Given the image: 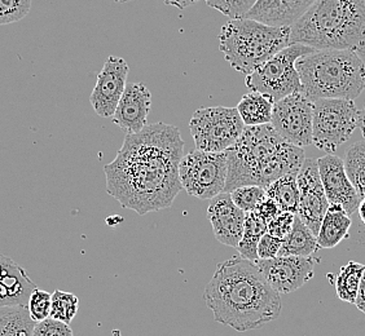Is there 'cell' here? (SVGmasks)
I'll return each instance as SVG.
<instances>
[{"mask_svg":"<svg viewBox=\"0 0 365 336\" xmlns=\"http://www.w3.org/2000/svg\"><path fill=\"white\" fill-rule=\"evenodd\" d=\"M182 149L179 128L162 122L126 135L114 161L104 167L108 194L140 216L170 209L182 189Z\"/></svg>","mask_w":365,"mask_h":336,"instance_id":"cell-1","label":"cell"},{"mask_svg":"<svg viewBox=\"0 0 365 336\" xmlns=\"http://www.w3.org/2000/svg\"><path fill=\"white\" fill-rule=\"evenodd\" d=\"M217 322L239 332L262 329L279 318L281 296L268 285L255 263L236 256L217 266L204 291Z\"/></svg>","mask_w":365,"mask_h":336,"instance_id":"cell-2","label":"cell"},{"mask_svg":"<svg viewBox=\"0 0 365 336\" xmlns=\"http://www.w3.org/2000/svg\"><path fill=\"white\" fill-rule=\"evenodd\" d=\"M225 193L246 185L266 189L282 176L298 174L306 159L302 147L284 140L269 125L247 127L227 152Z\"/></svg>","mask_w":365,"mask_h":336,"instance_id":"cell-3","label":"cell"},{"mask_svg":"<svg viewBox=\"0 0 365 336\" xmlns=\"http://www.w3.org/2000/svg\"><path fill=\"white\" fill-rule=\"evenodd\" d=\"M290 44L365 55V0H317L290 26Z\"/></svg>","mask_w":365,"mask_h":336,"instance_id":"cell-4","label":"cell"},{"mask_svg":"<svg viewBox=\"0 0 365 336\" xmlns=\"http://www.w3.org/2000/svg\"><path fill=\"white\" fill-rule=\"evenodd\" d=\"M302 93L311 101L320 98L355 100L365 90V63L358 53L320 49L298 58Z\"/></svg>","mask_w":365,"mask_h":336,"instance_id":"cell-5","label":"cell"},{"mask_svg":"<svg viewBox=\"0 0 365 336\" xmlns=\"http://www.w3.org/2000/svg\"><path fill=\"white\" fill-rule=\"evenodd\" d=\"M289 46L290 26H269L246 17L230 20L219 36L225 61L245 75Z\"/></svg>","mask_w":365,"mask_h":336,"instance_id":"cell-6","label":"cell"},{"mask_svg":"<svg viewBox=\"0 0 365 336\" xmlns=\"http://www.w3.org/2000/svg\"><path fill=\"white\" fill-rule=\"evenodd\" d=\"M303 44H290L282 49L267 63L260 65L257 70L246 75V87L252 92H258L277 103L293 93L302 91L299 74L295 68L298 58L315 52Z\"/></svg>","mask_w":365,"mask_h":336,"instance_id":"cell-7","label":"cell"},{"mask_svg":"<svg viewBox=\"0 0 365 336\" xmlns=\"http://www.w3.org/2000/svg\"><path fill=\"white\" fill-rule=\"evenodd\" d=\"M360 125V110L354 100L320 98L314 101L312 144L333 154L351 137Z\"/></svg>","mask_w":365,"mask_h":336,"instance_id":"cell-8","label":"cell"},{"mask_svg":"<svg viewBox=\"0 0 365 336\" xmlns=\"http://www.w3.org/2000/svg\"><path fill=\"white\" fill-rule=\"evenodd\" d=\"M245 125L236 107H200L192 115L190 135L198 150L225 153L244 132Z\"/></svg>","mask_w":365,"mask_h":336,"instance_id":"cell-9","label":"cell"},{"mask_svg":"<svg viewBox=\"0 0 365 336\" xmlns=\"http://www.w3.org/2000/svg\"><path fill=\"white\" fill-rule=\"evenodd\" d=\"M228 174L227 153L192 150L184 155L179 166V177L187 194L209 201L225 193Z\"/></svg>","mask_w":365,"mask_h":336,"instance_id":"cell-10","label":"cell"},{"mask_svg":"<svg viewBox=\"0 0 365 336\" xmlns=\"http://www.w3.org/2000/svg\"><path fill=\"white\" fill-rule=\"evenodd\" d=\"M312 117L314 101L297 92L274 103L271 126L289 144L309 147L312 144Z\"/></svg>","mask_w":365,"mask_h":336,"instance_id":"cell-11","label":"cell"},{"mask_svg":"<svg viewBox=\"0 0 365 336\" xmlns=\"http://www.w3.org/2000/svg\"><path fill=\"white\" fill-rule=\"evenodd\" d=\"M320 260L314 256H276L258 260L255 266L271 288L279 295H288L303 288L314 278L315 266Z\"/></svg>","mask_w":365,"mask_h":336,"instance_id":"cell-12","label":"cell"},{"mask_svg":"<svg viewBox=\"0 0 365 336\" xmlns=\"http://www.w3.org/2000/svg\"><path fill=\"white\" fill-rule=\"evenodd\" d=\"M299 189V206L297 216L317 237L324 216L329 209V201L325 196L319 174L317 159L306 158L297 175Z\"/></svg>","mask_w":365,"mask_h":336,"instance_id":"cell-13","label":"cell"},{"mask_svg":"<svg viewBox=\"0 0 365 336\" xmlns=\"http://www.w3.org/2000/svg\"><path fill=\"white\" fill-rule=\"evenodd\" d=\"M128 65L122 57L109 56L90 96L95 112L101 118H112L126 90Z\"/></svg>","mask_w":365,"mask_h":336,"instance_id":"cell-14","label":"cell"},{"mask_svg":"<svg viewBox=\"0 0 365 336\" xmlns=\"http://www.w3.org/2000/svg\"><path fill=\"white\" fill-rule=\"evenodd\" d=\"M317 167L329 204H341L350 216L354 215L361 199L347 176L344 161L337 155L327 154L317 159Z\"/></svg>","mask_w":365,"mask_h":336,"instance_id":"cell-15","label":"cell"},{"mask_svg":"<svg viewBox=\"0 0 365 336\" xmlns=\"http://www.w3.org/2000/svg\"><path fill=\"white\" fill-rule=\"evenodd\" d=\"M246 214L232 202L230 193H220L211 199L207 217L212 233L220 243L236 248L244 233Z\"/></svg>","mask_w":365,"mask_h":336,"instance_id":"cell-16","label":"cell"},{"mask_svg":"<svg viewBox=\"0 0 365 336\" xmlns=\"http://www.w3.org/2000/svg\"><path fill=\"white\" fill-rule=\"evenodd\" d=\"M152 106V96L144 83H128L120 98L113 123L127 135H134L148 126V114Z\"/></svg>","mask_w":365,"mask_h":336,"instance_id":"cell-17","label":"cell"},{"mask_svg":"<svg viewBox=\"0 0 365 336\" xmlns=\"http://www.w3.org/2000/svg\"><path fill=\"white\" fill-rule=\"evenodd\" d=\"M36 285L16 261L0 253V308L28 307Z\"/></svg>","mask_w":365,"mask_h":336,"instance_id":"cell-18","label":"cell"},{"mask_svg":"<svg viewBox=\"0 0 365 336\" xmlns=\"http://www.w3.org/2000/svg\"><path fill=\"white\" fill-rule=\"evenodd\" d=\"M317 0H257L246 19L269 26H292Z\"/></svg>","mask_w":365,"mask_h":336,"instance_id":"cell-19","label":"cell"},{"mask_svg":"<svg viewBox=\"0 0 365 336\" xmlns=\"http://www.w3.org/2000/svg\"><path fill=\"white\" fill-rule=\"evenodd\" d=\"M351 225V216L341 204H329L317 237L319 247L334 248L349 237Z\"/></svg>","mask_w":365,"mask_h":336,"instance_id":"cell-20","label":"cell"},{"mask_svg":"<svg viewBox=\"0 0 365 336\" xmlns=\"http://www.w3.org/2000/svg\"><path fill=\"white\" fill-rule=\"evenodd\" d=\"M317 236L309 231L302 220L295 215L292 231L282 241L280 252L277 256H299L309 258L319 250Z\"/></svg>","mask_w":365,"mask_h":336,"instance_id":"cell-21","label":"cell"},{"mask_svg":"<svg viewBox=\"0 0 365 336\" xmlns=\"http://www.w3.org/2000/svg\"><path fill=\"white\" fill-rule=\"evenodd\" d=\"M274 104L267 96L250 91L242 96L236 109L245 126H262L271 123Z\"/></svg>","mask_w":365,"mask_h":336,"instance_id":"cell-22","label":"cell"},{"mask_svg":"<svg viewBox=\"0 0 365 336\" xmlns=\"http://www.w3.org/2000/svg\"><path fill=\"white\" fill-rule=\"evenodd\" d=\"M298 174H289L277 179L266 188V196L279 206L282 212L297 214L299 206V189L297 182Z\"/></svg>","mask_w":365,"mask_h":336,"instance_id":"cell-23","label":"cell"},{"mask_svg":"<svg viewBox=\"0 0 365 336\" xmlns=\"http://www.w3.org/2000/svg\"><path fill=\"white\" fill-rule=\"evenodd\" d=\"M267 233V224L263 219H260L257 212L246 214L244 223V233L236 250L239 251L242 259L249 260L252 263L258 261V243L260 238Z\"/></svg>","mask_w":365,"mask_h":336,"instance_id":"cell-24","label":"cell"},{"mask_svg":"<svg viewBox=\"0 0 365 336\" xmlns=\"http://www.w3.org/2000/svg\"><path fill=\"white\" fill-rule=\"evenodd\" d=\"M36 325L28 307L0 308V336H33Z\"/></svg>","mask_w":365,"mask_h":336,"instance_id":"cell-25","label":"cell"},{"mask_svg":"<svg viewBox=\"0 0 365 336\" xmlns=\"http://www.w3.org/2000/svg\"><path fill=\"white\" fill-rule=\"evenodd\" d=\"M365 266L356 261H349L346 266L341 268L338 272L334 286L337 296L346 303H356L360 282L364 274Z\"/></svg>","mask_w":365,"mask_h":336,"instance_id":"cell-26","label":"cell"},{"mask_svg":"<svg viewBox=\"0 0 365 336\" xmlns=\"http://www.w3.org/2000/svg\"><path fill=\"white\" fill-rule=\"evenodd\" d=\"M344 168L360 199L365 198V141H358L347 149Z\"/></svg>","mask_w":365,"mask_h":336,"instance_id":"cell-27","label":"cell"},{"mask_svg":"<svg viewBox=\"0 0 365 336\" xmlns=\"http://www.w3.org/2000/svg\"><path fill=\"white\" fill-rule=\"evenodd\" d=\"M79 309V299L77 295L56 290L52 294L51 301V318L71 325Z\"/></svg>","mask_w":365,"mask_h":336,"instance_id":"cell-28","label":"cell"},{"mask_svg":"<svg viewBox=\"0 0 365 336\" xmlns=\"http://www.w3.org/2000/svg\"><path fill=\"white\" fill-rule=\"evenodd\" d=\"M230 194H231L232 202L245 214L257 211L260 204L267 198L266 189L257 185L240 187L237 189L232 190Z\"/></svg>","mask_w":365,"mask_h":336,"instance_id":"cell-29","label":"cell"},{"mask_svg":"<svg viewBox=\"0 0 365 336\" xmlns=\"http://www.w3.org/2000/svg\"><path fill=\"white\" fill-rule=\"evenodd\" d=\"M33 0H0V26L21 21L31 9Z\"/></svg>","mask_w":365,"mask_h":336,"instance_id":"cell-30","label":"cell"},{"mask_svg":"<svg viewBox=\"0 0 365 336\" xmlns=\"http://www.w3.org/2000/svg\"><path fill=\"white\" fill-rule=\"evenodd\" d=\"M207 6L228 16L231 20L242 19L253 8L257 0H205Z\"/></svg>","mask_w":365,"mask_h":336,"instance_id":"cell-31","label":"cell"},{"mask_svg":"<svg viewBox=\"0 0 365 336\" xmlns=\"http://www.w3.org/2000/svg\"><path fill=\"white\" fill-rule=\"evenodd\" d=\"M51 301H52V294L39 288H36L33 294L30 295L28 310L36 322H41L43 320H47L51 317Z\"/></svg>","mask_w":365,"mask_h":336,"instance_id":"cell-32","label":"cell"},{"mask_svg":"<svg viewBox=\"0 0 365 336\" xmlns=\"http://www.w3.org/2000/svg\"><path fill=\"white\" fill-rule=\"evenodd\" d=\"M33 336H74L73 330L68 323L57 321L55 318H47L36 322Z\"/></svg>","mask_w":365,"mask_h":336,"instance_id":"cell-33","label":"cell"},{"mask_svg":"<svg viewBox=\"0 0 365 336\" xmlns=\"http://www.w3.org/2000/svg\"><path fill=\"white\" fill-rule=\"evenodd\" d=\"M294 214L290 212H280L277 216L272 219L267 224V233L276 238L284 241L287 238L293 224H294Z\"/></svg>","mask_w":365,"mask_h":336,"instance_id":"cell-34","label":"cell"},{"mask_svg":"<svg viewBox=\"0 0 365 336\" xmlns=\"http://www.w3.org/2000/svg\"><path fill=\"white\" fill-rule=\"evenodd\" d=\"M282 246V239L276 238L274 236L266 233L258 243V258L260 260L274 259Z\"/></svg>","mask_w":365,"mask_h":336,"instance_id":"cell-35","label":"cell"},{"mask_svg":"<svg viewBox=\"0 0 365 336\" xmlns=\"http://www.w3.org/2000/svg\"><path fill=\"white\" fill-rule=\"evenodd\" d=\"M254 212H257V214L259 215L260 219H263V220H264V223L268 224L272 219L277 216V215H279L280 212H282V211L279 209V206H277L276 202H274L272 199L266 198V199L260 204V206L257 209V211H254Z\"/></svg>","mask_w":365,"mask_h":336,"instance_id":"cell-36","label":"cell"},{"mask_svg":"<svg viewBox=\"0 0 365 336\" xmlns=\"http://www.w3.org/2000/svg\"><path fill=\"white\" fill-rule=\"evenodd\" d=\"M355 305L360 312H363L365 315V271L361 282H360V288H359L358 298H356Z\"/></svg>","mask_w":365,"mask_h":336,"instance_id":"cell-37","label":"cell"},{"mask_svg":"<svg viewBox=\"0 0 365 336\" xmlns=\"http://www.w3.org/2000/svg\"><path fill=\"white\" fill-rule=\"evenodd\" d=\"M168 6H173V7L179 8V9H184L188 8L192 4L197 3L198 0H163Z\"/></svg>","mask_w":365,"mask_h":336,"instance_id":"cell-38","label":"cell"},{"mask_svg":"<svg viewBox=\"0 0 365 336\" xmlns=\"http://www.w3.org/2000/svg\"><path fill=\"white\" fill-rule=\"evenodd\" d=\"M359 217H360V220H361V223L365 226V198H363L361 201H360V204H359L358 207Z\"/></svg>","mask_w":365,"mask_h":336,"instance_id":"cell-39","label":"cell"},{"mask_svg":"<svg viewBox=\"0 0 365 336\" xmlns=\"http://www.w3.org/2000/svg\"><path fill=\"white\" fill-rule=\"evenodd\" d=\"M360 130H361V135H363V137L365 139V106L364 109L360 112Z\"/></svg>","mask_w":365,"mask_h":336,"instance_id":"cell-40","label":"cell"},{"mask_svg":"<svg viewBox=\"0 0 365 336\" xmlns=\"http://www.w3.org/2000/svg\"><path fill=\"white\" fill-rule=\"evenodd\" d=\"M115 3H127V1H131V0H114Z\"/></svg>","mask_w":365,"mask_h":336,"instance_id":"cell-41","label":"cell"}]
</instances>
